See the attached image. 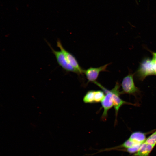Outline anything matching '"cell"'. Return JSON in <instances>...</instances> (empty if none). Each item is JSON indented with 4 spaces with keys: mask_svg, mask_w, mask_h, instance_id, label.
I'll return each instance as SVG.
<instances>
[{
    "mask_svg": "<svg viewBox=\"0 0 156 156\" xmlns=\"http://www.w3.org/2000/svg\"><path fill=\"white\" fill-rule=\"evenodd\" d=\"M135 74L137 78L141 81L143 80L148 76L156 75V65L152 59L148 57L144 58Z\"/></svg>",
    "mask_w": 156,
    "mask_h": 156,
    "instance_id": "6da1fadb",
    "label": "cell"
},
{
    "mask_svg": "<svg viewBox=\"0 0 156 156\" xmlns=\"http://www.w3.org/2000/svg\"><path fill=\"white\" fill-rule=\"evenodd\" d=\"M94 83L101 88L105 93V96L101 102L102 107L103 109L101 119L103 121H105L107 117L108 111L114 107L112 91V90L107 89L97 81Z\"/></svg>",
    "mask_w": 156,
    "mask_h": 156,
    "instance_id": "7a4b0ae2",
    "label": "cell"
},
{
    "mask_svg": "<svg viewBox=\"0 0 156 156\" xmlns=\"http://www.w3.org/2000/svg\"><path fill=\"white\" fill-rule=\"evenodd\" d=\"M47 42L51 48L52 53L55 56L58 65L66 72H72L79 75L80 74L78 71L69 63L64 53L60 51L55 50L48 42L47 41Z\"/></svg>",
    "mask_w": 156,
    "mask_h": 156,
    "instance_id": "3957f363",
    "label": "cell"
},
{
    "mask_svg": "<svg viewBox=\"0 0 156 156\" xmlns=\"http://www.w3.org/2000/svg\"><path fill=\"white\" fill-rule=\"evenodd\" d=\"M133 76V74L130 73L123 78L121 84L122 94L135 95L139 92V90L135 85Z\"/></svg>",
    "mask_w": 156,
    "mask_h": 156,
    "instance_id": "277c9868",
    "label": "cell"
},
{
    "mask_svg": "<svg viewBox=\"0 0 156 156\" xmlns=\"http://www.w3.org/2000/svg\"><path fill=\"white\" fill-rule=\"evenodd\" d=\"M120 85L118 82L116 83L114 87L112 89L113 92L114 101V107L115 111V121L117 122V117L120 108L125 104L136 105L124 101L120 97V94H122V92L119 90Z\"/></svg>",
    "mask_w": 156,
    "mask_h": 156,
    "instance_id": "5b68a950",
    "label": "cell"
},
{
    "mask_svg": "<svg viewBox=\"0 0 156 156\" xmlns=\"http://www.w3.org/2000/svg\"><path fill=\"white\" fill-rule=\"evenodd\" d=\"M57 46L64 55L70 64L78 71L80 75L83 73L84 70L81 67L76 58L72 53L64 48L59 39H58L57 41Z\"/></svg>",
    "mask_w": 156,
    "mask_h": 156,
    "instance_id": "8992f818",
    "label": "cell"
},
{
    "mask_svg": "<svg viewBox=\"0 0 156 156\" xmlns=\"http://www.w3.org/2000/svg\"><path fill=\"white\" fill-rule=\"evenodd\" d=\"M111 63L106 64L97 67H90L87 69L84 70V73L87 79L88 82L93 83L97 81L99 73L101 72L108 71L107 70L108 66Z\"/></svg>",
    "mask_w": 156,
    "mask_h": 156,
    "instance_id": "52a82bcc",
    "label": "cell"
},
{
    "mask_svg": "<svg viewBox=\"0 0 156 156\" xmlns=\"http://www.w3.org/2000/svg\"><path fill=\"white\" fill-rule=\"evenodd\" d=\"M154 146L144 142L141 144L134 156H148Z\"/></svg>",
    "mask_w": 156,
    "mask_h": 156,
    "instance_id": "ba28073f",
    "label": "cell"
},
{
    "mask_svg": "<svg viewBox=\"0 0 156 156\" xmlns=\"http://www.w3.org/2000/svg\"><path fill=\"white\" fill-rule=\"evenodd\" d=\"M129 139L142 144L145 142L146 138L145 133L140 131H135L131 133Z\"/></svg>",
    "mask_w": 156,
    "mask_h": 156,
    "instance_id": "9c48e42d",
    "label": "cell"
},
{
    "mask_svg": "<svg viewBox=\"0 0 156 156\" xmlns=\"http://www.w3.org/2000/svg\"><path fill=\"white\" fill-rule=\"evenodd\" d=\"M95 90H90L88 91L84 96L83 101L86 103H93L94 102Z\"/></svg>",
    "mask_w": 156,
    "mask_h": 156,
    "instance_id": "30bf717a",
    "label": "cell"
},
{
    "mask_svg": "<svg viewBox=\"0 0 156 156\" xmlns=\"http://www.w3.org/2000/svg\"><path fill=\"white\" fill-rule=\"evenodd\" d=\"M105 94L103 91L95 90L94 94L95 103L101 102L104 99Z\"/></svg>",
    "mask_w": 156,
    "mask_h": 156,
    "instance_id": "8fae6325",
    "label": "cell"
},
{
    "mask_svg": "<svg viewBox=\"0 0 156 156\" xmlns=\"http://www.w3.org/2000/svg\"><path fill=\"white\" fill-rule=\"evenodd\" d=\"M145 142L154 146H155L156 145V130L146 139Z\"/></svg>",
    "mask_w": 156,
    "mask_h": 156,
    "instance_id": "7c38bea8",
    "label": "cell"
},
{
    "mask_svg": "<svg viewBox=\"0 0 156 156\" xmlns=\"http://www.w3.org/2000/svg\"><path fill=\"white\" fill-rule=\"evenodd\" d=\"M151 53V54L152 56V59L154 63V64L156 65V52L152 51L150 50H148Z\"/></svg>",
    "mask_w": 156,
    "mask_h": 156,
    "instance_id": "4fadbf2b",
    "label": "cell"
},
{
    "mask_svg": "<svg viewBox=\"0 0 156 156\" xmlns=\"http://www.w3.org/2000/svg\"><path fill=\"white\" fill-rule=\"evenodd\" d=\"M135 1L136 4L138 5V2L137 1V0H135Z\"/></svg>",
    "mask_w": 156,
    "mask_h": 156,
    "instance_id": "5bb4252c",
    "label": "cell"
}]
</instances>
